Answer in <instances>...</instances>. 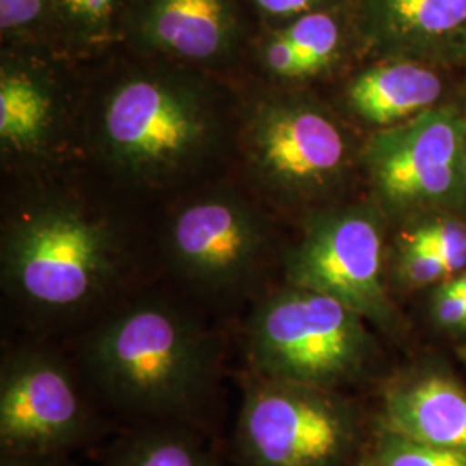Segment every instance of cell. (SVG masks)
Masks as SVG:
<instances>
[{
  "instance_id": "obj_1",
  "label": "cell",
  "mask_w": 466,
  "mask_h": 466,
  "mask_svg": "<svg viewBox=\"0 0 466 466\" xmlns=\"http://www.w3.org/2000/svg\"><path fill=\"white\" fill-rule=\"evenodd\" d=\"M219 365L217 337L159 299L137 300L104 318L78 350L97 400L135 423H192L215 392Z\"/></svg>"
},
{
  "instance_id": "obj_2",
  "label": "cell",
  "mask_w": 466,
  "mask_h": 466,
  "mask_svg": "<svg viewBox=\"0 0 466 466\" xmlns=\"http://www.w3.org/2000/svg\"><path fill=\"white\" fill-rule=\"evenodd\" d=\"M127 252L115 230L71 204L40 206L9 228L2 282L36 317L84 315L116 289Z\"/></svg>"
},
{
  "instance_id": "obj_3",
  "label": "cell",
  "mask_w": 466,
  "mask_h": 466,
  "mask_svg": "<svg viewBox=\"0 0 466 466\" xmlns=\"http://www.w3.org/2000/svg\"><path fill=\"white\" fill-rule=\"evenodd\" d=\"M217 135V113L204 88L173 73L123 78L100 111L106 159L142 182L167 180L194 167Z\"/></svg>"
},
{
  "instance_id": "obj_4",
  "label": "cell",
  "mask_w": 466,
  "mask_h": 466,
  "mask_svg": "<svg viewBox=\"0 0 466 466\" xmlns=\"http://www.w3.org/2000/svg\"><path fill=\"white\" fill-rule=\"evenodd\" d=\"M370 356L367 319L315 290L285 283L250 315L252 375L333 390L358 379Z\"/></svg>"
},
{
  "instance_id": "obj_5",
  "label": "cell",
  "mask_w": 466,
  "mask_h": 466,
  "mask_svg": "<svg viewBox=\"0 0 466 466\" xmlns=\"http://www.w3.org/2000/svg\"><path fill=\"white\" fill-rule=\"evenodd\" d=\"M104 432L78 363L47 346H17L0 365V454H69Z\"/></svg>"
},
{
  "instance_id": "obj_6",
  "label": "cell",
  "mask_w": 466,
  "mask_h": 466,
  "mask_svg": "<svg viewBox=\"0 0 466 466\" xmlns=\"http://www.w3.org/2000/svg\"><path fill=\"white\" fill-rule=\"evenodd\" d=\"M358 437L354 408L333 390L252 375L235 448L244 466H342Z\"/></svg>"
},
{
  "instance_id": "obj_7",
  "label": "cell",
  "mask_w": 466,
  "mask_h": 466,
  "mask_svg": "<svg viewBox=\"0 0 466 466\" xmlns=\"http://www.w3.org/2000/svg\"><path fill=\"white\" fill-rule=\"evenodd\" d=\"M466 115L433 106L368 140L365 165L383 206L396 215H425L466 204Z\"/></svg>"
},
{
  "instance_id": "obj_8",
  "label": "cell",
  "mask_w": 466,
  "mask_h": 466,
  "mask_svg": "<svg viewBox=\"0 0 466 466\" xmlns=\"http://www.w3.org/2000/svg\"><path fill=\"white\" fill-rule=\"evenodd\" d=\"M285 282L340 300L379 327L394 323L383 283L382 219L350 206L311 218L285 258Z\"/></svg>"
},
{
  "instance_id": "obj_9",
  "label": "cell",
  "mask_w": 466,
  "mask_h": 466,
  "mask_svg": "<svg viewBox=\"0 0 466 466\" xmlns=\"http://www.w3.org/2000/svg\"><path fill=\"white\" fill-rule=\"evenodd\" d=\"M244 147L254 175L287 198H313L332 187L350 161L342 127L300 96L259 100L248 117Z\"/></svg>"
},
{
  "instance_id": "obj_10",
  "label": "cell",
  "mask_w": 466,
  "mask_h": 466,
  "mask_svg": "<svg viewBox=\"0 0 466 466\" xmlns=\"http://www.w3.org/2000/svg\"><path fill=\"white\" fill-rule=\"evenodd\" d=\"M269 248L263 218L230 194L180 208L167 223L165 250L175 273L198 290L227 294L259 273Z\"/></svg>"
},
{
  "instance_id": "obj_11",
  "label": "cell",
  "mask_w": 466,
  "mask_h": 466,
  "mask_svg": "<svg viewBox=\"0 0 466 466\" xmlns=\"http://www.w3.org/2000/svg\"><path fill=\"white\" fill-rule=\"evenodd\" d=\"M125 19L142 49L199 65L227 59L242 34L237 0H132Z\"/></svg>"
},
{
  "instance_id": "obj_12",
  "label": "cell",
  "mask_w": 466,
  "mask_h": 466,
  "mask_svg": "<svg viewBox=\"0 0 466 466\" xmlns=\"http://www.w3.org/2000/svg\"><path fill=\"white\" fill-rule=\"evenodd\" d=\"M365 34L380 49L404 57L461 49L466 0H361Z\"/></svg>"
},
{
  "instance_id": "obj_13",
  "label": "cell",
  "mask_w": 466,
  "mask_h": 466,
  "mask_svg": "<svg viewBox=\"0 0 466 466\" xmlns=\"http://www.w3.org/2000/svg\"><path fill=\"white\" fill-rule=\"evenodd\" d=\"M380 429L433 448L466 452V390L441 373L392 383Z\"/></svg>"
},
{
  "instance_id": "obj_14",
  "label": "cell",
  "mask_w": 466,
  "mask_h": 466,
  "mask_svg": "<svg viewBox=\"0 0 466 466\" xmlns=\"http://www.w3.org/2000/svg\"><path fill=\"white\" fill-rule=\"evenodd\" d=\"M442 80L413 59H396L361 71L348 86L352 111L375 127H392L431 109Z\"/></svg>"
},
{
  "instance_id": "obj_15",
  "label": "cell",
  "mask_w": 466,
  "mask_h": 466,
  "mask_svg": "<svg viewBox=\"0 0 466 466\" xmlns=\"http://www.w3.org/2000/svg\"><path fill=\"white\" fill-rule=\"evenodd\" d=\"M342 38L340 19L329 9H319L294 17L268 35L259 49V61L279 80H304L332 65Z\"/></svg>"
},
{
  "instance_id": "obj_16",
  "label": "cell",
  "mask_w": 466,
  "mask_h": 466,
  "mask_svg": "<svg viewBox=\"0 0 466 466\" xmlns=\"http://www.w3.org/2000/svg\"><path fill=\"white\" fill-rule=\"evenodd\" d=\"M49 84L23 67L4 65L0 73V144L16 154H35L49 144L56 125Z\"/></svg>"
},
{
  "instance_id": "obj_17",
  "label": "cell",
  "mask_w": 466,
  "mask_h": 466,
  "mask_svg": "<svg viewBox=\"0 0 466 466\" xmlns=\"http://www.w3.org/2000/svg\"><path fill=\"white\" fill-rule=\"evenodd\" d=\"M102 466H221L192 423L149 421L121 433L102 452Z\"/></svg>"
},
{
  "instance_id": "obj_18",
  "label": "cell",
  "mask_w": 466,
  "mask_h": 466,
  "mask_svg": "<svg viewBox=\"0 0 466 466\" xmlns=\"http://www.w3.org/2000/svg\"><path fill=\"white\" fill-rule=\"evenodd\" d=\"M367 460L371 466H466V452L433 448L380 429Z\"/></svg>"
},
{
  "instance_id": "obj_19",
  "label": "cell",
  "mask_w": 466,
  "mask_h": 466,
  "mask_svg": "<svg viewBox=\"0 0 466 466\" xmlns=\"http://www.w3.org/2000/svg\"><path fill=\"white\" fill-rule=\"evenodd\" d=\"M410 242L433 250L456 273L466 268V223L454 218H433L404 237Z\"/></svg>"
},
{
  "instance_id": "obj_20",
  "label": "cell",
  "mask_w": 466,
  "mask_h": 466,
  "mask_svg": "<svg viewBox=\"0 0 466 466\" xmlns=\"http://www.w3.org/2000/svg\"><path fill=\"white\" fill-rule=\"evenodd\" d=\"M125 0H54V11L76 35L99 38L109 32Z\"/></svg>"
},
{
  "instance_id": "obj_21",
  "label": "cell",
  "mask_w": 466,
  "mask_h": 466,
  "mask_svg": "<svg viewBox=\"0 0 466 466\" xmlns=\"http://www.w3.org/2000/svg\"><path fill=\"white\" fill-rule=\"evenodd\" d=\"M400 271L402 279L411 285H429L450 275L444 261L433 252L415 242L402 240L400 256Z\"/></svg>"
},
{
  "instance_id": "obj_22",
  "label": "cell",
  "mask_w": 466,
  "mask_h": 466,
  "mask_svg": "<svg viewBox=\"0 0 466 466\" xmlns=\"http://www.w3.org/2000/svg\"><path fill=\"white\" fill-rule=\"evenodd\" d=\"M54 11V0H0V28L4 34L32 28Z\"/></svg>"
},
{
  "instance_id": "obj_23",
  "label": "cell",
  "mask_w": 466,
  "mask_h": 466,
  "mask_svg": "<svg viewBox=\"0 0 466 466\" xmlns=\"http://www.w3.org/2000/svg\"><path fill=\"white\" fill-rule=\"evenodd\" d=\"M433 315L446 329H466V298L444 285L433 302Z\"/></svg>"
},
{
  "instance_id": "obj_24",
  "label": "cell",
  "mask_w": 466,
  "mask_h": 466,
  "mask_svg": "<svg viewBox=\"0 0 466 466\" xmlns=\"http://www.w3.org/2000/svg\"><path fill=\"white\" fill-rule=\"evenodd\" d=\"M250 2L263 16L282 19L287 23L294 17L325 9V5L330 0H250Z\"/></svg>"
},
{
  "instance_id": "obj_25",
  "label": "cell",
  "mask_w": 466,
  "mask_h": 466,
  "mask_svg": "<svg viewBox=\"0 0 466 466\" xmlns=\"http://www.w3.org/2000/svg\"><path fill=\"white\" fill-rule=\"evenodd\" d=\"M0 466H76L69 454H0Z\"/></svg>"
},
{
  "instance_id": "obj_26",
  "label": "cell",
  "mask_w": 466,
  "mask_h": 466,
  "mask_svg": "<svg viewBox=\"0 0 466 466\" xmlns=\"http://www.w3.org/2000/svg\"><path fill=\"white\" fill-rule=\"evenodd\" d=\"M448 287H450L451 290H454V292H458V294H461V296H465L466 298V273H463L461 277H458V279H454V280H451L450 283H446Z\"/></svg>"
},
{
  "instance_id": "obj_27",
  "label": "cell",
  "mask_w": 466,
  "mask_h": 466,
  "mask_svg": "<svg viewBox=\"0 0 466 466\" xmlns=\"http://www.w3.org/2000/svg\"><path fill=\"white\" fill-rule=\"evenodd\" d=\"M463 180H465V194H466V135H465V149H463Z\"/></svg>"
},
{
  "instance_id": "obj_28",
  "label": "cell",
  "mask_w": 466,
  "mask_h": 466,
  "mask_svg": "<svg viewBox=\"0 0 466 466\" xmlns=\"http://www.w3.org/2000/svg\"><path fill=\"white\" fill-rule=\"evenodd\" d=\"M356 466H371L370 465V461H368V460H363V461H360V463H358V465Z\"/></svg>"
},
{
  "instance_id": "obj_29",
  "label": "cell",
  "mask_w": 466,
  "mask_h": 466,
  "mask_svg": "<svg viewBox=\"0 0 466 466\" xmlns=\"http://www.w3.org/2000/svg\"><path fill=\"white\" fill-rule=\"evenodd\" d=\"M461 358H463V360H465L466 361V348H463V350H461Z\"/></svg>"
},
{
  "instance_id": "obj_30",
  "label": "cell",
  "mask_w": 466,
  "mask_h": 466,
  "mask_svg": "<svg viewBox=\"0 0 466 466\" xmlns=\"http://www.w3.org/2000/svg\"><path fill=\"white\" fill-rule=\"evenodd\" d=\"M463 52H466V40H465V46H463Z\"/></svg>"
}]
</instances>
